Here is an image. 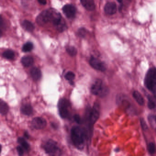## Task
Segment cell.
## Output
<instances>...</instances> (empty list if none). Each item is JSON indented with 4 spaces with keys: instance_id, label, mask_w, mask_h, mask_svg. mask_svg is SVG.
Returning a JSON list of instances; mask_svg holds the SVG:
<instances>
[{
    "instance_id": "obj_1",
    "label": "cell",
    "mask_w": 156,
    "mask_h": 156,
    "mask_svg": "<svg viewBox=\"0 0 156 156\" xmlns=\"http://www.w3.org/2000/svg\"><path fill=\"white\" fill-rule=\"evenodd\" d=\"M62 19L61 14L56 10L49 9L43 11L36 18V22L40 26H43L49 22H51L54 25Z\"/></svg>"
},
{
    "instance_id": "obj_2",
    "label": "cell",
    "mask_w": 156,
    "mask_h": 156,
    "mask_svg": "<svg viewBox=\"0 0 156 156\" xmlns=\"http://www.w3.org/2000/svg\"><path fill=\"white\" fill-rule=\"evenodd\" d=\"M145 87L153 94L156 99V68L151 67L146 73L144 79Z\"/></svg>"
},
{
    "instance_id": "obj_3",
    "label": "cell",
    "mask_w": 156,
    "mask_h": 156,
    "mask_svg": "<svg viewBox=\"0 0 156 156\" xmlns=\"http://www.w3.org/2000/svg\"><path fill=\"white\" fill-rule=\"evenodd\" d=\"M71 138L74 146L78 149L83 148L85 143L84 132L80 127L74 126L71 130Z\"/></svg>"
},
{
    "instance_id": "obj_4",
    "label": "cell",
    "mask_w": 156,
    "mask_h": 156,
    "mask_svg": "<svg viewBox=\"0 0 156 156\" xmlns=\"http://www.w3.org/2000/svg\"><path fill=\"white\" fill-rule=\"evenodd\" d=\"M91 92L95 95L104 97L107 94L108 89L100 79L95 81L91 87Z\"/></svg>"
},
{
    "instance_id": "obj_5",
    "label": "cell",
    "mask_w": 156,
    "mask_h": 156,
    "mask_svg": "<svg viewBox=\"0 0 156 156\" xmlns=\"http://www.w3.org/2000/svg\"><path fill=\"white\" fill-rule=\"evenodd\" d=\"M71 107L70 101L65 98H62L59 101L58 104L59 114L61 117L67 119L70 116L69 108Z\"/></svg>"
},
{
    "instance_id": "obj_6",
    "label": "cell",
    "mask_w": 156,
    "mask_h": 156,
    "mask_svg": "<svg viewBox=\"0 0 156 156\" xmlns=\"http://www.w3.org/2000/svg\"><path fill=\"white\" fill-rule=\"evenodd\" d=\"M44 149L46 152L50 155L59 154L61 152L60 148L55 141L50 140H48L44 146Z\"/></svg>"
},
{
    "instance_id": "obj_7",
    "label": "cell",
    "mask_w": 156,
    "mask_h": 156,
    "mask_svg": "<svg viewBox=\"0 0 156 156\" xmlns=\"http://www.w3.org/2000/svg\"><path fill=\"white\" fill-rule=\"evenodd\" d=\"M100 115V106L98 103H95L93 108L91 109L89 114V125L92 127L96 123Z\"/></svg>"
},
{
    "instance_id": "obj_8",
    "label": "cell",
    "mask_w": 156,
    "mask_h": 156,
    "mask_svg": "<svg viewBox=\"0 0 156 156\" xmlns=\"http://www.w3.org/2000/svg\"><path fill=\"white\" fill-rule=\"evenodd\" d=\"M89 63L93 68L98 71L105 72L106 70V66L105 63L94 56L91 57Z\"/></svg>"
},
{
    "instance_id": "obj_9",
    "label": "cell",
    "mask_w": 156,
    "mask_h": 156,
    "mask_svg": "<svg viewBox=\"0 0 156 156\" xmlns=\"http://www.w3.org/2000/svg\"><path fill=\"white\" fill-rule=\"evenodd\" d=\"M63 12L65 16L69 19H73L75 17L76 9L72 4L65 5L62 8Z\"/></svg>"
},
{
    "instance_id": "obj_10",
    "label": "cell",
    "mask_w": 156,
    "mask_h": 156,
    "mask_svg": "<svg viewBox=\"0 0 156 156\" xmlns=\"http://www.w3.org/2000/svg\"><path fill=\"white\" fill-rule=\"evenodd\" d=\"M31 125L35 129H43L46 127L47 122L46 120L43 118L35 117L33 119Z\"/></svg>"
},
{
    "instance_id": "obj_11",
    "label": "cell",
    "mask_w": 156,
    "mask_h": 156,
    "mask_svg": "<svg viewBox=\"0 0 156 156\" xmlns=\"http://www.w3.org/2000/svg\"><path fill=\"white\" fill-rule=\"evenodd\" d=\"M104 10L106 14L108 15H113L116 12V4L114 2H108L105 5Z\"/></svg>"
},
{
    "instance_id": "obj_12",
    "label": "cell",
    "mask_w": 156,
    "mask_h": 156,
    "mask_svg": "<svg viewBox=\"0 0 156 156\" xmlns=\"http://www.w3.org/2000/svg\"><path fill=\"white\" fill-rule=\"evenodd\" d=\"M81 4L84 8L89 11H93L95 9V4L94 0H80Z\"/></svg>"
},
{
    "instance_id": "obj_13",
    "label": "cell",
    "mask_w": 156,
    "mask_h": 156,
    "mask_svg": "<svg viewBox=\"0 0 156 156\" xmlns=\"http://www.w3.org/2000/svg\"><path fill=\"white\" fill-rule=\"evenodd\" d=\"M31 76L35 81H38L41 79L42 76L41 72L39 68L33 67L30 70Z\"/></svg>"
},
{
    "instance_id": "obj_14",
    "label": "cell",
    "mask_w": 156,
    "mask_h": 156,
    "mask_svg": "<svg viewBox=\"0 0 156 156\" xmlns=\"http://www.w3.org/2000/svg\"><path fill=\"white\" fill-rule=\"evenodd\" d=\"M21 63L25 67H30L34 63V60L32 56L27 55V56H23L22 58Z\"/></svg>"
},
{
    "instance_id": "obj_15",
    "label": "cell",
    "mask_w": 156,
    "mask_h": 156,
    "mask_svg": "<svg viewBox=\"0 0 156 156\" xmlns=\"http://www.w3.org/2000/svg\"><path fill=\"white\" fill-rule=\"evenodd\" d=\"M54 26H55L56 30L60 32H62L67 30V29L66 23L63 19V18H62L59 21H58Z\"/></svg>"
},
{
    "instance_id": "obj_16",
    "label": "cell",
    "mask_w": 156,
    "mask_h": 156,
    "mask_svg": "<svg viewBox=\"0 0 156 156\" xmlns=\"http://www.w3.org/2000/svg\"><path fill=\"white\" fill-rule=\"evenodd\" d=\"M22 26L24 30L30 32L33 31L35 28L34 24L30 21L27 20H25L23 22Z\"/></svg>"
},
{
    "instance_id": "obj_17",
    "label": "cell",
    "mask_w": 156,
    "mask_h": 156,
    "mask_svg": "<svg viewBox=\"0 0 156 156\" xmlns=\"http://www.w3.org/2000/svg\"><path fill=\"white\" fill-rule=\"evenodd\" d=\"M21 111L23 115L29 116L32 114L33 109L31 105L29 104H25L23 105L21 107Z\"/></svg>"
},
{
    "instance_id": "obj_18",
    "label": "cell",
    "mask_w": 156,
    "mask_h": 156,
    "mask_svg": "<svg viewBox=\"0 0 156 156\" xmlns=\"http://www.w3.org/2000/svg\"><path fill=\"white\" fill-rule=\"evenodd\" d=\"M132 96L139 105L141 106L144 105V100L143 97L138 91H134L132 94Z\"/></svg>"
},
{
    "instance_id": "obj_19",
    "label": "cell",
    "mask_w": 156,
    "mask_h": 156,
    "mask_svg": "<svg viewBox=\"0 0 156 156\" xmlns=\"http://www.w3.org/2000/svg\"><path fill=\"white\" fill-rule=\"evenodd\" d=\"M9 110V107L8 104L1 100L0 101V112L2 115H5L8 113Z\"/></svg>"
},
{
    "instance_id": "obj_20",
    "label": "cell",
    "mask_w": 156,
    "mask_h": 156,
    "mask_svg": "<svg viewBox=\"0 0 156 156\" xmlns=\"http://www.w3.org/2000/svg\"><path fill=\"white\" fill-rule=\"evenodd\" d=\"M2 56L4 58L8 60H12L15 56V54L13 51L10 50L5 51L2 54Z\"/></svg>"
},
{
    "instance_id": "obj_21",
    "label": "cell",
    "mask_w": 156,
    "mask_h": 156,
    "mask_svg": "<svg viewBox=\"0 0 156 156\" xmlns=\"http://www.w3.org/2000/svg\"><path fill=\"white\" fill-rule=\"evenodd\" d=\"M34 48V45L32 43L28 42L23 45L22 47L23 51L24 52H28L31 51Z\"/></svg>"
},
{
    "instance_id": "obj_22",
    "label": "cell",
    "mask_w": 156,
    "mask_h": 156,
    "mask_svg": "<svg viewBox=\"0 0 156 156\" xmlns=\"http://www.w3.org/2000/svg\"><path fill=\"white\" fill-rule=\"evenodd\" d=\"M18 142L21 145L22 147L25 150H29L30 148V145L23 138L20 137L18 138Z\"/></svg>"
},
{
    "instance_id": "obj_23",
    "label": "cell",
    "mask_w": 156,
    "mask_h": 156,
    "mask_svg": "<svg viewBox=\"0 0 156 156\" xmlns=\"http://www.w3.org/2000/svg\"><path fill=\"white\" fill-rule=\"evenodd\" d=\"M147 98L148 100V107L150 109H155L156 108V103L154 99L150 95L148 96Z\"/></svg>"
},
{
    "instance_id": "obj_24",
    "label": "cell",
    "mask_w": 156,
    "mask_h": 156,
    "mask_svg": "<svg viewBox=\"0 0 156 156\" xmlns=\"http://www.w3.org/2000/svg\"><path fill=\"white\" fill-rule=\"evenodd\" d=\"M66 51L67 53L71 56H74L77 54V50L73 46H67L66 48Z\"/></svg>"
},
{
    "instance_id": "obj_25",
    "label": "cell",
    "mask_w": 156,
    "mask_h": 156,
    "mask_svg": "<svg viewBox=\"0 0 156 156\" xmlns=\"http://www.w3.org/2000/svg\"><path fill=\"white\" fill-rule=\"evenodd\" d=\"M148 151L149 153L151 155H153L156 151V147L155 143L153 142H150L149 143L147 146Z\"/></svg>"
},
{
    "instance_id": "obj_26",
    "label": "cell",
    "mask_w": 156,
    "mask_h": 156,
    "mask_svg": "<svg viewBox=\"0 0 156 156\" xmlns=\"http://www.w3.org/2000/svg\"><path fill=\"white\" fill-rule=\"evenodd\" d=\"M65 77L66 80H68L70 83H72L75 77V75L73 72H68L66 74Z\"/></svg>"
},
{
    "instance_id": "obj_27",
    "label": "cell",
    "mask_w": 156,
    "mask_h": 156,
    "mask_svg": "<svg viewBox=\"0 0 156 156\" xmlns=\"http://www.w3.org/2000/svg\"><path fill=\"white\" fill-rule=\"evenodd\" d=\"M78 34L80 37L84 38L86 34V30L84 28H81L78 30Z\"/></svg>"
},
{
    "instance_id": "obj_28",
    "label": "cell",
    "mask_w": 156,
    "mask_h": 156,
    "mask_svg": "<svg viewBox=\"0 0 156 156\" xmlns=\"http://www.w3.org/2000/svg\"><path fill=\"white\" fill-rule=\"evenodd\" d=\"M140 125H141V127H142V129L144 130H146L147 129H148L147 126V124H146V122L145 120H144L143 118H140Z\"/></svg>"
},
{
    "instance_id": "obj_29",
    "label": "cell",
    "mask_w": 156,
    "mask_h": 156,
    "mask_svg": "<svg viewBox=\"0 0 156 156\" xmlns=\"http://www.w3.org/2000/svg\"><path fill=\"white\" fill-rule=\"evenodd\" d=\"M17 150L19 155H20V156L21 155H23V153H24V151H23V147L22 146L21 147L19 146V147H17Z\"/></svg>"
},
{
    "instance_id": "obj_30",
    "label": "cell",
    "mask_w": 156,
    "mask_h": 156,
    "mask_svg": "<svg viewBox=\"0 0 156 156\" xmlns=\"http://www.w3.org/2000/svg\"><path fill=\"white\" fill-rule=\"evenodd\" d=\"M74 119L75 121L78 123V124H80L81 123V119L80 118V116L78 115H75L74 116Z\"/></svg>"
},
{
    "instance_id": "obj_31",
    "label": "cell",
    "mask_w": 156,
    "mask_h": 156,
    "mask_svg": "<svg viewBox=\"0 0 156 156\" xmlns=\"http://www.w3.org/2000/svg\"><path fill=\"white\" fill-rule=\"evenodd\" d=\"M38 1L42 5H45L47 3V0H38Z\"/></svg>"
},
{
    "instance_id": "obj_32",
    "label": "cell",
    "mask_w": 156,
    "mask_h": 156,
    "mask_svg": "<svg viewBox=\"0 0 156 156\" xmlns=\"http://www.w3.org/2000/svg\"><path fill=\"white\" fill-rule=\"evenodd\" d=\"M117 1L119 2V3H122L123 0H116Z\"/></svg>"
}]
</instances>
